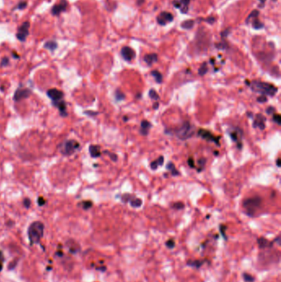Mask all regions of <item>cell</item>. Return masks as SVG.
<instances>
[{"instance_id":"16","label":"cell","mask_w":281,"mask_h":282,"mask_svg":"<svg viewBox=\"0 0 281 282\" xmlns=\"http://www.w3.org/2000/svg\"><path fill=\"white\" fill-rule=\"evenodd\" d=\"M257 243H258V246H259V248L260 249H265V248H271L273 246V243H274V242H270L268 239H266L265 238H263V237H260L258 239H257Z\"/></svg>"},{"instance_id":"37","label":"cell","mask_w":281,"mask_h":282,"mask_svg":"<svg viewBox=\"0 0 281 282\" xmlns=\"http://www.w3.org/2000/svg\"><path fill=\"white\" fill-rule=\"evenodd\" d=\"M259 16V12L257 11V10H255V11H252L251 14L248 16V17L247 18V21H249L251 18H255V17H257Z\"/></svg>"},{"instance_id":"34","label":"cell","mask_w":281,"mask_h":282,"mask_svg":"<svg viewBox=\"0 0 281 282\" xmlns=\"http://www.w3.org/2000/svg\"><path fill=\"white\" fill-rule=\"evenodd\" d=\"M175 241L173 240V239H169L166 242V246H167V248L169 249H172L174 248V247H175Z\"/></svg>"},{"instance_id":"29","label":"cell","mask_w":281,"mask_h":282,"mask_svg":"<svg viewBox=\"0 0 281 282\" xmlns=\"http://www.w3.org/2000/svg\"><path fill=\"white\" fill-rule=\"evenodd\" d=\"M208 72V67H207V64L206 63H203V64H202L201 66L200 67V69H199V71H198V73H199V74L200 75V76H204V75L206 73Z\"/></svg>"},{"instance_id":"43","label":"cell","mask_w":281,"mask_h":282,"mask_svg":"<svg viewBox=\"0 0 281 282\" xmlns=\"http://www.w3.org/2000/svg\"><path fill=\"white\" fill-rule=\"evenodd\" d=\"M205 162H206V159L204 158H200V159L198 161V163L200 164V169L205 167Z\"/></svg>"},{"instance_id":"49","label":"cell","mask_w":281,"mask_h":282,"mask_svg":"<svg viewBox=\"0 0 281 282\" xmlns=\"http://www.w3.org/2000/svg\"><path fill=\"white\" fill-rule=\"evenodd\" d=\"M204 21H207V22H209V23H210V24H213L214 21H215V18L213 17H210V18H207V19H205V20H204Z\"/></svg>"},{"instance_id":"55","label":"cell","mask_w":281,"mask_h":282,"mask_svg":"<svg viewBox=\"0 0 281 282\" xmlns=\"http://www.w3.org/2000/svg\"><path fill=\"white\" fill-rule=\"evenodd\" d=\"M142 3H143V0H138V3H137V4H138V5H140V4H142Z\"/></svg>"},{"instance_id":"39","label":"cell","mask_w":281,"mask_h":282,"mask_svg":"<svg viewBox=\"0 0 281 282\" xmlns=\"http://www.w3.org/2000/svg\"><path fill=\"white\" fill-rule=\"evenodd\" d=\"M257 102H260V103H265V102H267V97H266V96H265V95L260 96L259 97H257Z\"/></svg>"},{"instance_id":"41","label":"cell","mask_w":281,"mask_h":282,"mask_svg":"<svg viewBox=\"0 0 281 282\" xmlns=\"http://www.w3.org/2000/svg\"><path fill=\"white\" fill-rule=\"evenodd\" d=\"M9 64V58H7V57H4V58H3L2 61H1V66H2V67L7 66V65H8Z\"/></svg>"},{"instance_id":"10","label":"cell","mask_w":281,"mask_h":282,"mask_svg":"<svg viewBox=\"0 0 281 282\" xmlns=\"http://www.w3.org/2000/svg\"><path fill=\"white\" fill-rule=\"evenodd\" d=\"M230 137L231 139L233 140V142L237 143V148H238L239 150H241L242 147V142H241V139H242V130L240 128L237 127V128L233 130V131L230 132Z\"/></svg>"},{"instance_id":"19","label":"cell","mask_w":281,"mask_h":282,"mask_svg":"<svg viewBox=\"0 0 281 282\" xmlns=\"http://www.w3.org/2000/svg\"><path fill=\"white\" fill-rule=\"evenodd\" d=\"M144 62L147 64L148 65H152L153 63L157 62L158 60V54L152 53V54H148L143 57Z\"/></svg>"},{"instance_id":"48","label":"cell","mask_w":281,"mask_h":282,"mask_svg":"<svg viewBox=\"0 0 281 282\" xmlns=\"http://www.w3.org/2000/svg\"><path fill=\"white\" fill-rule=\"evenodd\" d=\"M130 197H131V196H130L129 194H126V195H123V197H122V200H123V201L126 202V201H128V200H130Z\"/></svg>"},{"instance_id":"20","label":"cell","mask_w":281,"mask_h":282,"mask_svg":"<svg viewBox=\"0 0 281 282\" xmlns=\"http://www.w3.org/2000/svg\"><path fill=\"white\" fill-rule=\"evenodd\" d=\"M89 153L92 158H98L101 156V148L99 145H90Z\"/></svg>"},{"instance_id":"30","label":"cell","mask_w":281,"mask_h":282,"mask_svg":"<svg viewBox=\"0 0 281 282\" xmlns=\"http://www.w3.org/2000/svg\"><path fill=\"white\" fill-rule=\"evenodd\" d=\"M115 97H116V99L117 101H122L126 98V95L122 92L120 89H117L116 92H115Z\"/></svg>"},{"instance_id":"42","label":"cell","mask_w":281,"mask_h":282,"mask_svg":"<svg viewBox=\"0 0 281 282\" xmlns=\"http://www.w3.org/2000/svg\"><path fill=\"white\" fill-rule=\"evenodd\" d=\"M275 108L274 107H269L266 109V113H267L268 115H273V114H275Z\"/></svg>"},{"instance_id":"6","label":"cell","mask_w":281,"mask_h":282,"mask_svg":"<svg viewBox=\"0 0 281 282\" xmlns=\"http://www.w3.org/2000/svg\"><path fill=\"white\" fill-rule=\"evenodd\" d=\"M30 22L28 21H24L17 30V38L20 42H25L26 38L29 35Z\"/></svg>"},{"instance_id":"24","label":"cell","mask_w":281,"mask_h":282,"mask_svg":"<svg viewBox=\"0 0 281 282\" xmlns=\"http://www.w3.org/2000/svg\"><path fill=\"white\" fill-rule=\"evenodd\" d=\"M167 169L171 171V174H172V176H179V175H180L179 171L176 170V167H175L173 162H169V163H168V165H167Z\"/></svg>"},{"instance_id":"33","label":"cell","mask_w":281,"mask_h":282,"mask_svg":"<svg viewBox=\"0 0 281 282\" xmlns=\"http://www.w3.org/2000/svg\"><path fill=\"white\" fill-rule=\"evenodd\" d=\"M242 276H243L244 281L246 282H253L255 281V278L253 277L252 275H250V274L243 273Z\"/></svg>"},{"instance_id":"44","label":"cell","mask_w":281,"mask_h":282,"mask_svg":"<svg viewBox=\"0 0 281 282\" xmlns=\"http://www.w3.org/2000/svg\"><path fill=\"white\" fill-rule=\"evenodd\" d=\"M226 229L227 227L225 225H220V232H221V233L223 234V237L225 239H227L226 235H225V230H226Z\"/></svg>"},{"instance_id":"14","label":"cell","mask_w":281,"mask_h":282,"mask_svg":"<svg viewBox=\"0 0 281 282\" xmlns=\"http://www.w3.org/2000/svg\"><path fill=\"white\" fill-rule=\"evenodd\" d=\"M265 117L261 114H257L255 117V120L253 121V127L259 128L261 130H263L265 128Z\"/></svg>"},{"instance_id":"54","label":"cell","mask_w":281,"mask_h":282,"mask_svg":"<svg viewBox=\"0 0 281 282\" xmlns=\"http://www.w3.org/2000/svg\"><path fill=\"white\" fill-rule=\"evenodd\" d=\"M158 105H159V104H158V102H157L156 103L153 104V108H154V109H158Z\"/></svg>"},{"instance_id":"15","label":"cell","mask_w":281,"mask_h":282,"mask_svg":"<svg viewBox=\"0 0 281 282\" xmlns=\"http://www.w3.org/2000/svg\"><path fill=\"white\" fill-rule=\"evenodd\" d=\"M173 4H174V6L176 8L180 9V12L182 13H186L188 12L190 0H180V1L174 2Z\"/></svg>"},{"instance_id":"4","label":"cell","mask_w":281,"mask_h":282,"mask_svg":"<svg viewBox=\"0 0 281 282\" xmlns=\"http://www.w3.org/2000/svg\"><path fill=\"white\" fill-rule=\"evenodd\" d=\"M194 127L189 121H185L178 129L175 130L176 136L180 140H185L194 135Z\"/></svg>"},{"instance_id":"21","label":"cell","mask_w":281,"mask_h":282,"mask_svg":"<svg viewBox=\"0 0 281 282\" xmlns=\"http://www.w3.org/2000/svg\"><path fill=\"white\" fill-rule=\"evenodd\" d=\"M164 162V158L163 156H160L159 158H157L156 160L154 161H153V162L150 163V167H151V168L153 170H156V169H158V167L159 166H162Z\"/></svg>"},{"instance_id":"45","label":"cell","mask_w":281,"mask_h":282,"mask_svg":"<svg viewBox=\"0 0 281 282\" xmlns=\"http://www.w3.org/2000/svg\"><path fill=\"white\" fill-rule=\"evenodd\" d=\"M37 202H38V205H39L40 206H42V205H44L46 204V200L41 196V197H39V198H38Z\"/></svg>"},{"instance_id":"22","label":"cell","mask_w":281,"mask_h":282,"mask_svg":"<svg viewBox=\"0 0 281 282\" xmlns=\"http://www.w3.org/2000/svg\"><path fill=\"white\" fill-rule=\"evenodd\" d=\"M44 47H45L46 49L50 50L51 51H54V50L57 49L58 44H57V42H55V41H48V42L45 43Z\"/></svg>"},{"instance_id":"11","label":"cell","mask_w":281,"mask_h":282,"mask_svg":"<svg viewBox=\"0 0 281 282\" xmlns=\"http://www.w3.org/2000/svg\"><path fill=\"white\" fill-rule=\"evenodd\" d=\"M31 94V91L28 88H18L14 93L13 99L15 100V102H19L21 100L27 98Z\"/></svg>"},{"instance_id":"13","label":"cell","mask_w":281,"mask_h":282,"mask_svg":"<svg viewBox=\"0 0 281 282\" xmlns=\"http://www.w3.org/2000/svg\"><path fill=\"white\" fill-rule=\"evenodd\" d=\"M121 55L123 59L126 61H131L135 57V52L134 50L129 46H124L121 49Z\"/></svg>"},{"instance_id":"28","label":"cell","mask_w":281,"mask_h":282,"mask_svg":"<svg viewBox=\"0 0 281 282\" xmlns=\"http://www.w3.org/2000/svg\"><path fill=\"white\" fill-rule=\"evenodd\" d=\"M252 20H253V21H252V26H253V27H254L255 29H260V28L263 27V23L260 22V21L257 19V17L253 18Z\"/></svg>"},{"instance_id":"17","label":"cell","mask_w":281,"mask_h":282,"mask_svg":"<svg viewBox=\"0 0 281 282\" xmlns=\"http://www.w3.org/2000/svg\"><path fill=\"white\" fill-rule=\"evenodd\" d=\"M54 104V106L56 107L59 109V112H60V115L62 116H67V112H66V108H67V106H66V103H65V102L63 101V100H61V101H59V102H55Z\"/></svg>"},{"instance_id":"51","label":"cell","mask_w":281,"mask_h":282,"mask_svg":"<svg viewBox=\"0 0 281 282\" xmlns=\"http://www.w3.org/2000/svg\"><path fill=\"white\" fill-rule=\"evenodd\" d=\"M3 268V257L0 256V271H2Z\"/></svg>"},{"instance_id":"3","label":"cell","mask_w":281,"mask_h":282,"mask_svg":"<svg viewBox=\"0 0 281 282\" xmlns=\"http://www.w3.org/2000/svg\"><path fill=\"white\" fill-rule=\"evenodd\" d=\"M262 199L260 196H252L250 198L244 200L242 206L247 210V214L249 216H253L257 209H259L261 205Z\"/></svg>"},{"instance_id":"38","label":"cell","mask_w":281,"mask_h":282,"mask_svg":"<svg viewBox=\"0 0 281 282\" xmlns=\"http://www.w3.org/2000/svg\"><path fill=\"white\" fill-rule=\"evenodd\" d=\"M184 204L182 203V202H176V203H175L172 205V207L174 208V209H176V210H181V209L184 208Z\"/></svg>"},{"instance_id":"12","label":"cell","mask_w":281,"mask_h":282,"mask_svg":"<svg viewBox=\"0 0 281 282\" xmlns=\"http://www.w3.org/2000/svg\"><path fill=\"white\" fill-rule=\"evenodd\" d=\"M68 7V2L66 0H61L58 4H55L52 9H51V13L54 16H59L61 13H63L64 11H66Z\"/></svg>"},{"instance_id":"52","label":"cell","mask_w":281,"mask_h":282,"mask_svg":"<svg viewBox=\"0 0 281 282\" xmlns=\"http://www.w3.org/2000/svg\"><path fill=\"white\" fill-rule=\"evenodd\" d=\"M86 114H93V116H97V112H85Z\"/></svg>"},{"instance_id":"36","label":"cell","mask_w":281,"mask_h":282,"mask_svg":"<svg viewBox=\"0 0 281 282\" xmlns=\"http://www.w3.org/2000/svg\"><path fill=\"white\" fill-rule=\"evenodd\" d=\"M104 153H106V154H108V156H109L110 158H111V159L112 161H114V162H116V161H117L118 157H117V155H116V154H112V153H110L109 151H105Z\"/></svg>"},{"instance_id":"56","label":"cell","mask_w":281,"mask_h":282,"mask_svg":"<svg viewBox=\"0 0 281 282\" xmlns=\"http://www.w3.org/2000/svg\"><path fill=\"white\" fill-rule=\"evenodd\" d=\"M13 56H15L16 58H19V56H18L17 54H15V53H13Z\"/></svg>"},{"instance_id":"47","label":"cell","mask_w":281,"mask_h":282,"mask_svg":"<svg viewBox=\"0 0 281 282\" xmlns=\"http://www.w3.org/2000/svg\"><path fill=\"white\" fill-rule=\"evenodd\" d=\"M23 205H24V206L26 208H29L31 206V200L28 198H26L23 200Z\"/></svg>"},{"instance_id":"1","label":"cell","mask_w":281,"mask_h":282,"mask_svg":"<svg viewBox=\"0 0 281 282\" xmlns=\"http://www.w3.org/2000/svg\"><path fill=\"white\" fill-rule=\"evenodd\" d=\"M44 224L41 221H35L30 224L27 234L31 244H37L40 243L44 234Z\"/></svg>"},{"instance_id":"32","label":"cell","mask_w":281,"mask_h":282,"mask_svg":"<svg viewBox=\"0 0 281 282\" xmlns=\"http://www.w3.org/2000/svg\"><path fill=\"white\" fill-rule=\"evenodd\" d=\"M81 205L83 210H88L90 208H92V202L91 200H84L81 203Z\"/></svg>"},{"instance_id":"27","label":"cell","mask_w":281,"mask_h":282,"mask_svg":"<svg viewBox=\"0 0 281 282\" xmlns=\"http://www.w3.org/2000/svg\"><path fill=\"white\" fill-rule=\"evenodd\" d=\"M194 24H195V21H194L193 20H187V21H183V22L180 24V26H181V27L184 28V29H190V28L193 27Z\"/></svg>"},{"instance_id":"46","label":"cell","mask_w":281,"mask_h":282,"mask_svg":"<svg viewBox=\"0 0 281 282\" xmlns=\"http://www.w3.org/2000/svg\"><path fill=\"white\" fill-rule=\"evenodd\" d=\"M188 162V165H189L191 168H195V162H194V159L192 158H189L187 160Z\"/></svg>"},{"instance_id":"23","label":"cell","mask_w":281,"mask_h":282,"mask_svg":"<svg viewBox=\"0 0 281 282\" xmlns=\"http://www.w3.org/2000/svg\"><path fill=\"white\" fill-rule=\"evenodd\" d=\"M151 75L155 79V81L158 83H161L163 82V75L158 70H153L151 72Z\"/></svg>"},{"instance_id":"40","label":"cell","mask_w":281,"mask_h":282,"mask_svg":"<svg viewBox=\"0 0 281 282\" xmlns=\"http://www.w3.org/2000/svg\"><path fill=\"white\" fill-rule=\"evenodd\" d=\"M26 5H27V3L26 2H21V3H19L17 6L16 7V9H24L26 7Z\"/></svg>"},{"instance_id":"8","label":"cell","mask_w":281,"mask_h":282,"mask_svg":"<svg viewBox=\"0 0 281 282\" xmlns=\"http://www.w3.org/2000/svg\"><path fill=\"white\" fill-rule=\"evenodd\" d=\"M47 96L52 100L53 103L59 102L63 98V92L56 88H51L47 91Z\"/></svg>"},{"instance_id":"35","label":"cell","mask_w":281,"mask_h":282,"mask_svg":"<svg viewBox=\"0 0 281 282\" xmlns=\"http://www.w3.org/2000/svg\"><path fill=\"white\" fill-rule=\"evenodd\" d=\"M273 120L278 125H280L281 117L280 114H273Z\"/></svg>"},{"instance_id":"31","label":"cell","mask_w":281,"mask_h":282,"mask_svg":"<svg viewBox=\"0 0 281 282\" xmlns=\"http://www.w3.org/2000/svg\"><path fill=\"white\" fill-rule=\"evenodd\" d=\"M148 96H149V97H150L152 100L157 101V100L159 99V95L158 94V92H157L154 89H150V90H149Z\"/></svg>"},{"instance_id":"18","label":"cell","mask_w":281,"mask_h":282,"mask_svg":"<svg viewBox=\"0 0 281 282\" xmlns=\"http://www.w3.org/2000/svg\"><path fill=\"white\" fill-rule=\"evenodd\" d=\"M151 126L152 125L149 121H148V120H142V121H141V124H140V130H139V132H140V134H141L142 135L146 136Z\"/></svg>"},{"instance_id":"53","label":"cell","mask_w":281,"mask_h":282,"mask_svg":"<svg viewBox=\"0 0 281 282\" xmlns=\"http://www.w3.org/2000/svg\"><path fill=\"white\" fill-rule=\"evenodd\" d=\"M280 158H278V159H277V162H276V164H277V166L279 167H280Z\"/></svg>"},{"instance_id":"25","label":"cell","mask_w":281,"mask_h":282,"mask_svg":"<svg viewBox=\"0 0 281 282\" xmlns=\"http://www.w3.org/2000/svg\"><path fill=\"white\" fill-rule=\"evenodd\" d=\"M203 264H204L203 260H194V261H189L187 262V265L195 268H200Z\"/></svg>"},{"instance_id":"50","label":"cell","mask_w":281,"mask_h":282,"mask_svg":"<svg viewBox=\"0 0 281 282\" xmlns=\"http://www.w3.org/2000/svg\"><path fill=\"white\" fill-rule=\"evenodd\" d=\"M228 33H229V30L226 29L225 31H223L222 33H221V36H222L223 37H226L228 35Z\"/></svg>"},{"instance_id":"7","label":"cell","mask_w":281,"mask_h":282,"mask_svg":"<svg viewBox=\"0 0 281 282\" xmlns=\"http://www.w3.org/2000/svg\"><path fill=\"white\" fill-rule=\"evenodd\" d=\"M198 135L200 137H201L202 139L205 140L209 141V142H214L217 145H219V136H214L212 133L207 130H204V129H200L198 131Z\"/></svg>"},{"instance_id":"9","label":"cell","mask_w":281,"mask_h":282,"mask_svg":"<svg viewBox=\"0 0 281 282\" xmlns=\"http://www.w3.org/2000/svg\"><path fill=\"white\" fill-rule=\"evenodd\" d=\"M173 15L171 13L168 12H162L157 17V21L158 24L161 26L167 25L169 22H172L173 21Z\"/></svg>"},{"instance_id":"57","label":"cell","mask_w":281,"mask_h":282,"mask_svg":"<svg viewBox=\"0 0 281 282\" xmlns=\"http://www.w3.org/2000/svg\"><path fill=\"white\" fill-rule=\"evenodd\" d=\"M260 2H262V5H264V3L265 2V0H259Z\"/></svg>"},{"instance_id":"2","label":"cell","mask_w":281,"mask_h":282,"mask_svg":"<svg viewBox=\"0 0 281 282\" xmlns=\"http://www.w3.org/2000/svg\"><path fill=\"white\" fill-rule=\"evenodd\" d=\"M251 89L255 92L260 93L261 95H268L274 97L278 92V88L273 84L260 81H253L251 84Z\"/></svg>"},{"instance_id":"26","label":"cell","mask_w":281,"mask_h":282,"mask_svg":"<svg viewBox=\"0 0 281 282\" xmlns=\"http://www.w3.org/2000/svg\"><path fill=\"white\" fill-rule=\"evenodd\" d=\"M143 204L142 200L139 199V198H134V199L130 200V205L134 208H138L140 207Z\"/></svg>"},{"instance_id":"5","label":"cell","mask_w":281,"mask_h":282,"mask_svg":"<svg viewBox=\"0 0 281 282\" xmlns=\"http://www.w3.org/2000/svg\"><path fill=\"white\" fill-rule=\"evenodd\" d=\"M80 148V145L78 142L74 140H69L65 141L61 147V153L64 155H71L75 153L77 150Z\"/></svg>"}]
</instances>
